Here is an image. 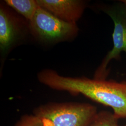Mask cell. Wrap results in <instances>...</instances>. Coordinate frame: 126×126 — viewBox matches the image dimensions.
I'll return each instance as SVG.
<instances>
[{
  "label": "cell",
  "instance_id": "obj_1",
  "mask_svg": "<svg viewBox=\"0 0 126 126\" xmlns=\"http://www.w3.org/2000/svg\"><path fill=\"white\" fill-rule=\"evenodd\" d=\"M37 78L51 89L65 91L72 95H83L111 108L118 119L126 118V81L63 76L51 69L42 70L38 73Z\"/></svg>",
  "mask_w": 126,
  "mask_h": 126
},
{
  "label": "cell",
  "instance_id": "obj_2",
  "mask_svg": "<svg viewBox=\"0 0 126 126\" xmlns=\"http://www.w3.org/2000/svg\"><path fill=\"white\" fill-rule=\"evenodd\" d=\"M96 106L80 102H51L37 107L33 114L44 126H88L98 113Z\"/></svg>",
  "mask_w": 126,
  "mask_h": 126
},
{
  "label": "cell",
  "instance_id": "obj_3",
  "mask_svg": "<svg viewBox=\"0 0 126 126\" xmlns=\"http://www.w3.org/2000/svg\"><path fill=\"white\" fill-rule=\"evenodd\" d=\"M29 27L33 35L45 43H56L72 39L77 36V23L66 22L39 6Z\"/></svg>",
  "mask_w": 126,
  "mask_h": 126
},
{
  "label": "cell",
  "instance_id": "obj_4",
  "mask_svg": "<svg viewBox=\"0 0 126 126\" xmlns=\"http://www.w3.org/2000/svg\"><path fill=\"white\" fill-rule=\"evenodd\" d=\"M122 5H115L105 9L114 23L112 34L113 47L109 51L95 71L94 79H107L110 72L108 64L113 59L118 60L122 52L126 54V8Z\"/></svg>",
  "mask_w": 126,
  "mask_h": 126
},
{
  "label": "cell",
  "instance_id": "obj_5",
  "mask_svg": "<svg viewBox=\"0 0 126 126\" xmlns=\"http://www.w3.org/2000/svg\"><path fill=\"white\" fill-rule=\"evenodd\" d=\"M38 4L55 16L66 22L76 23L86 7L80 0H37Z\"/></svg>",
  "mask_w": 126,
  "mask_h": 126
},
{
  "label": "cell",
  "instance_id": "obj_6",
  "mask_svg": "<svg viewBox=\"0 0 126 126\" xmlns=\"http://www.w3.org/2000/svg\"><path fill=\"white\" fill-rule=\"evenodd\" d=\"M22 24L9 9L0 5V48L2 54H6L19 40L23 30Z\"/></svg>",
  "mask_w": 126,
  "mask_h": 126
},
{
  "label": "cell",
  "instance_id": "obj_7",
  "mask_svg": "<svg viewBox=\"0 0 126 126\" xmlns=\"http://www.w3.org/2000/svg\"><path fill=\"white\" fill-rule=\"evenodd\" d=\"M5 2L29 22L33 18L39 7L37 0H6Z\"/></svg>",
  "mask_w": 126,
  "mask_h": 126
},
{
  "label": "cell",
  "instance_id": "obj_8",
  "mask_svg": "<svg viewBox=\"0 0 126 126\" xmlns=\"http://www.w3.org/2000/svg\"><path fill=\"white\" fill-rule=\"evenodd\" d=\"M118 120L113 113L107 111H101L98 112L88 126H120Z\"/></svg>",
  "mask_w": 126,
  "mask_h": 126
},
{
  "label": "cell",
  "instance_id": "obj_9",
  "mask_svg": "<svg viewBox=\"0 0 126 126\" xmlns=\"http://www.w3.org/2000/svg\"><path fill=\"white\" fill-rule=\"evenodd\" d=\"M14 126H44L40 118L34 114H24Z\"/></svg>",
  "mask_w": 126,
  "mask_h": 126
},
{
  "label": "cell",
  "instance_id": "obj_10",
  "mask_svg": "<svg viewBox=\"0 0 126 126\" xmlns=\"http://www.w3.org/2000/svg\"><path fill=\"white\" fill-rule=\"evenodd\" d=\"M120 1H121L122 3L126 8V0H120Z\"/></svg>",
  "mask_w": 126,
  "mask_h": 126
},
{
  "label": "cell",
  "instance_id": "obj_11",
  "mask_svg": "<svg viewBox=\"0 0 126 126\" xmlns=\"http://www.w3.org/2000/svg\"><path fill=\"white\" fill-rule=\"evenodd\" d=\"M126 126V125H123V126Z\"/></svg>",
  "mask_w": 126,
  "mask_h": 126
}]
</instances>
